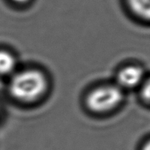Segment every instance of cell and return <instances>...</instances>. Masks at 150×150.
Returning <instances> with one entry per match:
<instances>
[{"instance_id": "5b68a950", "label": "cell", "mask_w": 150, "mask_h": 150, "mask_svg": "<svg viewBox=\"0 0 150 150\" xmlns=\"http://www.w3.org/2000/svg\"><path fill=\"white\" fill-rule=\"evenodd\" d=\"M126 8L133 18L150 22V0H125Z\"/></svg>"}, {"instance_id": "9c48e42d", "label": "cell", "mask_w": 150, "mask_h": 150, "mask_svg": "<svg viewBox=\"0 0 150 150\" xmlns=\"http://www.w3.org/2000/svg\"><path fill=\"white\" fill-rule=\"evenodd\" d=\"M1 104H0V116H1Z\"/></svg>"}, {"instance_id": "8992f818", "label": "cell", "mask_w": 150, "mask_h": 150, "mask_svg": "<svg viewBox=\"0 0 150 150\" xmlns=\"http://www.w3.org/2000/svg\"><path fill=\"white\" fill-rule=\"evenodd\" d=\"M138 91L141 100L144 103L150 105V76L146 78Z\"/></svg>"}, {"instance_id": "3957f363", "label": "cell", "mask_w": 150, "mask_h": 150, "mask_svg": "<svg viewBox=\"0 0 150 150\" xmlns=\"http://www.w3.org/2000/svg\"><path fill=\"white\" fill-rule=\"evenodd\" d=\"M147 77L144 67L136 62L122 64L116 70L114 81L126 92L138 90Z\"/></svg>"}, {"instance_id": "7a4b0ae2", "label": "cell", "mask_w": 150, "mask_h": 150, "mask_svg": "<svg viewBox=\"0 0 150 150\" xmlns=\"http://www.w3.org/2000/svg\"><path fill=\"white\" fill-rule=\"evenodd\" d=\"M125 95V91L114 81L102 82L86 91L83 98V106L93 115H108L124 104Z\"/></svg>"}, {"instance_id": "52a82bcc", "label": "cell", "mask_w": 150, "mask_h": 150, "mask_svg": "<svg viewBox=\"0 0 150 150\" xmlns=\"http://www.w3.org/2000/svg\"><path fill=\"white\" fill-rule=\"evenodd\" d=\"M11 2L15 4L16 5L18 6H26L27 4H30L32 0H10Z\"/></svg>"}, {"instance_id": "6da1fadb", "label": "cell", "mask_w": 150, "mask_h": 150, "mask_svg": "<svg viewBox=\"0 0 150 150\" xmlns=\"http://www.w3.org/2000/svg\"><path fill=\"white\" fill-rule=\"evenodd\" d=\"M51 81L48 73L40 67H20L8 79L7 90L10 98L24 105L41 102L49 93Z\"/></svg>"}, {"instance_id": "ba28073f", "label": "cell", "mask_w": 150, "mask_h": 150, "mask_svg": "<svg viewBox=\"0 0 150 150\" xmlns=\"http://www.w3.org/2000/svg\"><path fill=\"white\" fill-rule=\"evenodd\" d=\"M142 150H150V139L145 142L142 147Z\"/></svg>"}, {"instance_id": "277c9868", "label": "cell", "mask_w": 150, "mask_h": 150, "mask_svg": "<svg viewBox=\"0 0 150 150\" xmlns=\"http://www.w3.org/2000/svg\"><path fill=\"white\" fill-rule=\"evenodd\" d=\"M19 62L15 53L7 48H0V76L11 77L19 68Z\"/></svg>"}]
</instances>
